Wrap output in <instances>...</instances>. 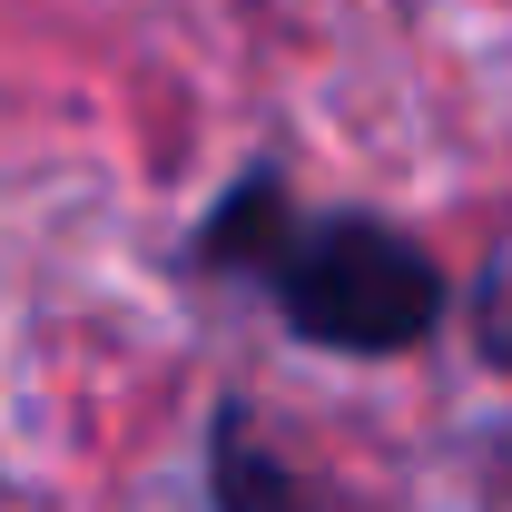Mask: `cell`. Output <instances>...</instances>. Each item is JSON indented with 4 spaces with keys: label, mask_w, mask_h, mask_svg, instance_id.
Listing matches in <instances>:
<instances>
[{
    "label": "cell",
    "mask_w": 512,
    "mask_h": 512,
    "mask_svg": "<svg viewBox=\"0 0 512 512\" xmlns=\"http://www.w3.org/2000/svg\"><path fill=\"white\" fill-rule=\"evenodd\" d=\"M207 266H237L286 316V335L335 355H404L444 316V266L365 207H306L276 178H247L197 237Z\"/></svg>",
    "instance_id": "1"
},
{
    "label": "cell",
    "mask_w": 512,
    "mask_h": 512,
    "mask_svg": "<svg viewBox=\"0 0 512 512\" xmlns=\"http://www.w3.org/2000/svg\"><path fill=\"white\" fill-rule=\"evenodd\" d=\"M207 493H217V512H365L345 483L306 473L247 404H227L217 434H207Z\"/></svg>",
    "instance_id": "2"
}]
</instances>
